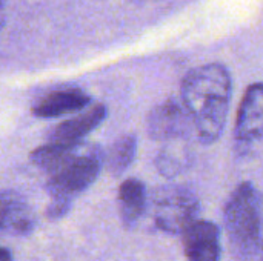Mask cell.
<instances>
[{"mask_svg": "<svg viewBox=\"0 0 263 261\" xmlns=\"http://www.w3.org/2000/svg\"><path fill=\"white\" fill-rule=\"evenodd\" d=\"M233 92L228 69L220 63H208L191 69L182 82V105L188 111L199 142L216 143L225 129Z\"/></svg>", "mask_w": 263, "mask_h": 261, "instance_id": "obj_1", "label": "cell"}, {"mask_svg": "<svg viewBox=\"0 0 263 261\" xmlns=\"http://www.w3.org/2000/svg\"><path fill=\"white\" fill-rule=\"evenodd\" d=\"M0 261H14L11 252H9L8 249L2 248V246H0Z\"/></svg>", "mask_w": 263, "mask_h": 261, "instance_id": "obj_14", "label": "cell"}, {"mask_svg": "<svg viewBox=\"0 0 263 261\" xmlns=\"http://www.w3.org/2000/svg\"><path fill=\"white\" fill-rule=\"evenodd\" d=\"M103 168V152L92 143H72L59 165L49 171L46 191L49 198L72 203L99 177Z\"/></svg>", "mask_w": 263, "mask_h": 261, "instance_id": "obj_3", "label": "cell"}, {"mask_svg": "<svg viewBox=\"0 0 263 261\" xmlns=\"http://www.w3.org/2000/svg\"><path fill=\"white\" fill-rule=\"evenodd\" d=\"M154 225L171 235L182 234L200 212L197 195L186 186L170 185L154 191L149 198Z\"/></svg>", "mask_w": 263, "mask_h": 261, "instance_id": "obj_4", "label": "cell"}, {"mask_svg": "<svg viewBox=\"0 0 263 261\" xmlns=\"http://www.w3.org/2000/svg\"><path fill=\"white\" fill-rule=\"evenodd\" d=\"M148 208V194L142 180L128 178L119 188V209L125 228H133Z\"/></svg>", "mask_w": 263, "mask_h": 261, "instance_id": "obj_12", "label": "cell"}, {"mask_svg": "<svg viewBox=\"0 0 263 261\" xmlns=\"http://www.w3.org/2000/svg\"><path fill=\"white\" fill-rule=\"evenodd\" d=\"M263 85L254 83L243 94L234 128L236 149L239 155H253L262 143Z\"/></svg>", "mask_w": 263, "mask_h": 261, "instance_id": "obj_5", "label": "cell"}, {"mask_svg": "<svg viewBox=\"0 0 263 261\" xmlns=\"http://www.w3.org/2000/svg\"><path fill=\"white\" fill-rule=\"evenodd\" d=\"M163 146L156 157V168L165 178H176L188 171L194 162L190 137H176L162 142Z\"/></svg>", "mask_w": 263, "mask_h": 261, "instance_id": "obj_11", "label": "cell"}, {"mask_svg": "<svg viewBox=\"0 0 263 261\" xmlns=\"http://www.w3.org/2000/svg\"><path fill=\"white\" fill-rule=\"evenodd\" d=\"M5 20H6V14H5V5H3V0H0V29H2V26L5 25Z\"/></svg>", "mask_w": 263, "mask_h": 261, "instance_id": "obj_15", "label": "cell"}, {"mask_svg": "<svg viewBox=\"0 0 263 261\" xmlns=\"http://www.w3.org/2000/svg\"><path fill=\"white\" fill-rule=\"evenodd\" d=\"M91 105V97L79 88H63L43 95L34 106L32 114L39 118H54L65 114L82 112Z\"/></svg>", "mask_w": 263, "mask_h": 261, "instance_id": "obj_9", "label": "cell"}, {"mask_svg": "<svg viewBox=\"0 0 263 261\" xmlns=\"http://www.w3.org/2000/svg\"><path fill=\"white\" fill-rule=\"evenodd\" d=\"M148 135L157 142H166L176 137H191L194 131L193 120L182 103L174 98L154 106L146 120Z\"/></svg>", "mask_w": 263, "mask_h": 261, "instance_id": "obj_6", "label": "cell"}, {"mask_svg": "<svg viewBox=\"0 0 263 261\" xmlns=\"http://www.w3.org/2000/svg\"><path fill=\"white\" fill-rule=\"evenodd\" d=\"M186 261H220V231L206 220H194L183 232Z\"/></svg>", "mask_w": 263, "mask_h": 261, "instance_id": "obj_8", "label": "cell"}, {"mask_svg": "<svg viewBox=\"0 0 263 261\" xmlns=\"http://www.w3.org/2000/svg\"><path fill=\"white\" fill-rule=\"evenodd\" d=\"M260 194L250 182L240 183L223 209L230 248L240 261H256L262 251V212Z\"/></svg>", "mask_w": 263, "mask_h": 261, "instance_id": "obj_2", "label": "cell"}, {"mask_svg": "<svg viewBox=\"0 0 263 261\" xmlns=\"http://www.w3.org/2000/svg\"><path fill=\"white\" fill-rule=\"evenodd\" d=\"M137 154V138L134 134H125L119 137L103 155V163L111 175H122L134 162Z\"/></svg>", "mask_w": 263, "mask_h": 261, "instance_id": "obj_13", "label": "cell"}, {"mask_svg": "<svg viewBox=\"0 0 263 261\" xmlns=\"http://www.w3.org/2000/svg\"><path fill=\"white\" fill-rule=\"evenodd\" d=\"M35 228V214L15 191H0V237H26Z\"/></svg>", "mask_w": 263, "mask_h": 261, "instance_id": "obj_7", "label": "cell"}, {"mask_svg": "<svg viewBox=\"0 0 263 261\" xmlns=\"http://www.w3.org/2000/svg\"><path fill=\"white\" fill-rule=\"evenodd\" d=\"M106 118V106L105 105H94L83 109L82 114L62 122L57 125L51 134L49 142L52 143H79L86 137L89 132H92L103 120Z\"/></svg>", "mask_w": 263, "mask_h": 261, "instance_id": "obj_10", "label": "cell"}]
</instances>
